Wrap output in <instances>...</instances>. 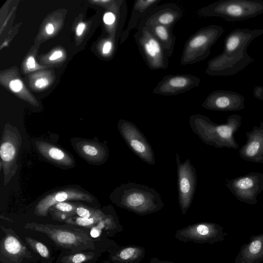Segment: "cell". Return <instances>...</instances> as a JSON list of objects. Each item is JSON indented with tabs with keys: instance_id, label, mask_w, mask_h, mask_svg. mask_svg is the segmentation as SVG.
I'll return each mask as SVG.
<instances>
[{
	"instance_id": "cell-27",
	"label": "cell",
	"mask_w": 263,
	"mask_h": 263,
	"mask_svg": "<svg viewBox=\"0 0 263 263\" xmlns=\"http://www.w3.org/2000/svg\"><path fill=\"white\" fill-rule=\"evenodd\" d=\"M83 151L84 154L90 157H99L100 156L104 159L107 155L106 150L104 147L99 148L91 144H87L83 146Z\"/></svg>"
},
{
	"instance_id": "cell-29",
	"label": "cell",
	"mask_w": 263,
	"mask_h": 263,
	"mask_svg": "<svg viewBox=\"0 0 263 263\" xmlns=\"http://www.w3.org/2000/svg\"><path fill=\"white\" fill-rule=\"evenodd\" d=\"M55 209L60 213H63L64 215L67 218V215L74 213L76 209L70 203L62 202L55 204Z\"/></svg>"
},
{
	"instance_id": "cell-28",
	"label": "cell",
	"mask_w": 263,
	"mask_h": 263,
	"mask_svg": "<svg viewBox=\"0 0 263 263\" xmlns=\"http://www.w3.org/2000/svg\"><path fill=\"white\" fill-rule=\"evenodd\" d=\"M76 213L79 217L82 218H91L101 217L104 215L100 211H91L83 206H78L76 208Z\"/></svg>"
},
{
	"instance_id": "cell-35",
	"label": "cell",
	"mask_w": 263,
	"mask_h": 263,
	"mask_svg": "<svg viewBox=\"0 0 263 263\" xmlns=\"http://www.w3.org/2000/svg\"><path fill=\"white\" fill-rule=\"evenodd\" d=\"M26 66L29 69L35 67V61L33 57H30L28 58L26 62Z\"/></svg>"
},
{
	"instance_id": "cell-15",
	"label": "cell",
	"mask_w": 263,
	"mask_h": 263,
	"mask_svg": "<svg viewBox=\"0 0 263 263\" xmlns=\"http://www.w3.org/2000/svg\"><path fill=\"white\" fill-rule=\"evenodd\" d=\"M246 142L239 149L240 157L249 162L263 163V121L246 133Z\"/></svg>"
},
{
	"instance_id": "cell-14",
	"label": "cell",
	"mask_w": 263,
	"mask_h": 263,
	"mask_svg": "<svg viewBox=\"0 0 263 263\" xmlns=\"http://www.w3.org/2000/svg\"><path fill=\"white\" fill-rule=\"evenodd\" d=\"M182 16V11L177 4H164L153 8L140 22L137 27L162 25L173 28Z\"/></svg>"
},
{
	"instance_id": "cell-25",
	"label": "cell",
	"mask_w": 263,
	"mask_h": 263,
	"mask_svg": "<svg viewBox=\"0 0 263 263\" xmlns=\"http://www.w3.org/2000/svg\"><path fill=\"white\" fill-rule=\"evenodd\" d=\"M94 255L92 253H78L63 257L62 261L63 263H82L93 258Z\"/></svg>"
},
{
	"instance_id": "cell-16",
	"label": "cell",
	"mask_w": 263,
	"mask_h": 263,
	"mask_svg": "<svg viewBox=\"0 0 263 263\" xmlns=\"http://www.w3.org/2000/svg\"><path fill=\"white\" fill-rule=\"evenodd\" d=\"M250 239L241 247L234 263H260L263 260V233L253 235Z\"/></svg>"
},
{
	"instance_id": "cell-38",
	"label": "cell",
	"mask_w": 263,
	"mask_h": 263,
	"mask_svg": "<svg viewBox=\"0 0 263 263\" xmlns=\"http://www.w3.org/2000/svg\"><path fill=\"white\" fill-rule=\"evenodd\" d=\"M45 30L47 34H51L54 31V27L51 24H48L46 26Z\"/></svg>"
},
{
	"instance_id": "cell-1",
	"label": "cell",
	"mask_w": 263,
	"mask_h": 263,
	"mask_svg": "<svg viewBox=\"0 0 263 263\" xmlns=\"http://www.w3.org/2000/svg\"><path fill=\"white\" fill-rule=\"evenodd\" d=\"M263 34V28H236L224 40L223 51L210 60L205 70L212 76H231L242 70L254 60L247 48L255 38Z\"/></svg>"
},
{
	"instance_id": "cell-36",
	"label": "cell",
	"mask_w": 263,
	"mask_h": 263,
	"mask_svg": "<svg viewBox=\"0 0 263 263\" xmlns=\"http://www.w3.org/2000/svg\"><path fill=\"white\" fill-rule=\"evenodd\" d=\"M62 52L61 51H56L49 57L50 60H54L61 58L62 56Z\"/></svg>"
},
{
	"instance_id": "cell-11",
	"label": "cell",
	"mask_w": 263,
	"mask_h": 263,
	"mask_svg": "<svg viewBox=\"0 0 263 263\" xmlns=\"http://www.w3.org/2000/svg\"><path fill=\"white\" fill-rule=\"evenodd\" d=\"M227 233L223 228L214 222H200L188 226L178 230L175 237L182 241L212 244L225 239Z\"/></svg>"
},
{
	"instance_id": "cell-13",
	"label": "cell",
	"mask_w": 263,
	"mask_h": 263,
	"mask_svg": "<svg viewBox=\"0 0 263 263\" xmlns=\"http://www.w3.org/2000/svg\"><path fill=\"white\" fill-rule=\"evenodd\" d=\"M245 101L243 96L235 91L217 90L206 97L202 106L211 110L237 111L244 109Z\"/></svg>"
},
{
	"instance_id": "cell-24",
	"label": "cell",
	"mask_w": 263,
	"mask_h": 263,
	"mask_svg": "<svg viewBox=\"0 0 263 263\" xmlns=\"http://www.w3.org/2000/svg\"><path fill=\"white\" fill-rule=\"evenodd\" d=\"M47 154L49 157L55 162H62L66 165H69L71 162V159L62 150L57 147H50L48 148Z\"/></svg>"
},
{
	"instance_id": "cell-12",
	"label": "cell",
	"mask_w": 263,
	"mask_h": 263,
	"mask_svg": "<svg viewBox=\"0 0 263 263\" xmlns=\"http://www.w3.org/2000/svg\"><path fill=\"white\" fill-rule=\"evenodd\" d=\"M200 79L191 74H175L164 76L153 89L155 94L176 96L197 87Z\"/></svg>"
},
{
	"instance_id": "cell-20",
	"label": "cell",
	"mask_w": 263,
	"mask_h": 263,
	"mask_svg": "<svg viewBox=\"0 0 263 263\" xmlns=\"http://www.w3.org/2000/svg\"><path fill=\"white\" fill-rule=\"evenodd\" d=\"M25 248L13 235L7 234L1 243V251L9 257L20 256L25 253Z\"/></svg>"
},
{
	"instance_id": "cell-3",
	"label": "cell",
	"mask_w": 263,
	"mask_h": 263,
	"mask_svg": "<svg viewBox=\"0 0 263 263\" xmlns=\"http://www.w3.org/2000/svg\"><path fill=\"white\" fill-rule=\"evenodd\" d=\"M113 200L119 206L141 216L157 212L164 206L161 196L155 189L134 182L117 188Z\"/></svg>"
},
{
	"instance_id": "cell-2",
	"label": "cell",
	"mask_w": 263,
	"mask_h": 263,
	"mask_svg": "<svg viewBox=\"0 0 263 263\" xmlns=\"http://www.w3.org/2000/svg\"><path fill=\"white\" fill-rule=\"evenodd\" d=\"M242 118L239 115L233 114L227 117L226 123L217 124L209 117L197 114L190 116L189 124L192 130L206 144L237 149L239 144L234 134L241 125Z\"/></svg>"
},
{
	"instance_id": "cell-6",
	"label": "cell",
	"mask_w": 263,
	"mask_h": 263,
	"mask_svg": "<svg viewBox=\"0 0 263 263\" xmlns=\"http://www.w3.org/2000/svg\"><path fill=\"white\" fill-rule=\"evenodd\" d=\"M25 229L46 234L57 246L69 249L94 248L93 241L82 230L72 227L28 223Z\"/></svg>"
},
{
	"instance_id": "cell-4",
	"label": "cell",
	"mask_w": 263,
	"mask_h": 263,
	"mask_svg": "<svg viewBox=\"0 0 263 263\" xmlns=\"http://www.w3.org/2000/svg\"><path fill=\"white\" fill-rule=\"evenodd\" d=\"M197 14L230 22L243 21L263 14V1L219 0L199 9Z\"/></svg>"
},
{
	"instance_id": "cell-22",
	"label": "cell",
	"mask_w": 263,
	"mask_h": 263,
	"mask_svg": "<svg viewBox=\"0 0 263 263\" xmlns=\"http://www.w3.org/2000/svg\"><path fill=\"white\" fill-rule=\"evenodd\" d=\"M106 217L105 215L101 217H91L89 218L78 217L74 218L68 219L65 220V222L74 226L91 228L96 226Z\"/></svg>"
},
{
	"instance_id": "cell-32",
	"label": "cell",
	"mask_w": 263,
	"mask_h": 263,
	"mask_svg": "<svg viewBox=\"0 0 263 263\" xmlns=\"http://www.w3.org/2000/svg\"><path fill=\"white\" fill-rule=\"evenodd\" d=\"M254 96L259 100H263V87L256 86L253 91Z\"/></svg>"
},
{
	"instance_id": "cell-31",
	"label": "cell",
	"mask_w": 263,
	"mask_h": 263,
	"mask_svg": "<svg viewBox=\"0 0 263 263\" xmlns=\"http://www.w3.org/2000/svg\"><path fill=\"white\" fill-rule=\"evenodd\" d=\"M116 16L111 12L106 13L103 16L104 22L108 25H111L115 23Z\"/></svg>"
},
{
	"instance_id": "cell-17",
	"label": "cell",
	"mask_w": 263,
	"mask_h": 263,
	"mask_svg": "<svg viewBox=\"0 0 263 263\" xmlns=\"http://www.w3.org/2000/svg\"><path fill=\"white\" fill-rule=\"evenodd\" d=\"M91 198L79 191L69 190L60 191L50 195L42 199L36 205L35 214L40 216H46L48 210L58 203L69 200H83L90 201Z\"/></svg>"
},
{
	"instance_id": "cell-26",
	"label": "cell",
	"mask_w": 263,
	"mask_h": 263,
	"mask_svg": "<svg viewBox=\"0 0 263 263\" xmlns=\"http://www.w3.org/2000/svg\"><path fill=\"white\" fill-rule=\"evenodd\" d=\"M25 240L27 243L41 256L44 258L49 257V250L43 243L28 237H26Z\"/></svg>"
},
{
	"instance_id": "cell-7",
	"label": "cell",
	"mask_w": 263,
	"mask_h": 263,
	"mask_svg": "<svg viewBox=\"0 0 263 263\" xmlns=\"http://www.w3.org/2000/svg\"><path fill=\"white\" fill-rule=\"evenodd\" d=\"M134 37L145 64L150 69L164 70L168 67V58L149 27H137Z\"/></svg>"
},
{
	"instance_id": "cell-34",
	"label": "cell",
	"mask_w": 263,
	"mask_h": 263,
	"mask_svg": "<svg viewBox=\"0 0 263 263\" xmlns=\"http://www.w3.org/2000/svg\"><path fill=\"white\" fill-rule=\"evenodd\" d=\"M48 84V80L45 78H41L35 82V86L37 88H43L46 86Z\"/></svg>"
},
{
	"instance_id": "cell-33",
	"label": "cell",
	"mask_w": 263,
	"mask_h": 263,
	"mask_svg": "<svg viewBox=\"0 0 263 263\" xmlns=\"http://www.w3.org/2000/svg\"><path fill=\"white\" fill-rule=\"evenodd\" d=\"M113 47V44L111 41H106L103 47L102 52L104 54H107L110 53Z\"/></svg>"
},
{
	"instance_id": "cell-18",
	"label": "cell",
	"mask_w": 263,
	"mask_h": 263,
	"mask_svg": "<svg viewBox=\"0 0 263 263\" xmlns=\"http://www.w3.org/2000/svg\"><path fill=\"white\" fill-rule=\"evenodd\" d=\"M161 0H136L134 2L127 26L122 35V43L128 37L132 30L137 28L140 22L155 7L158 5Z\"/></svg>"
},
{
	"instance_id": "cell-5",
	"label": "cell",
	"mask_w": 263,
	"mask_h": 263,
	"mask_svg": "<svg viewBox=\"0 0 263 263\" xmlns=\"http://www.w3.org/2000/svg\"><path fill=\"white\" fill-rule=\"evenodd\" d=\"M224 32L219 25L202 27L191 35L185 42L180 59L182 65H191L205 60L212 46Z\"/></svg>"
},
{
	"instance_id": "cell-39",
	"label": "cell",
	"mask_w": 263,
	"mask_h": 263,
	"mask_svg": "<svg viewBox=\"0 0 263 263\" xmlns=\"http://www.w3.org/2000/svg\"><path fill=\"white\" fill-rule=\"evenodd\" d=\"M159 263H172V262H160Z\"/></svg>"
},
{
	"instance_id": "cell-8",
	"label": "cell",
	"mask_w": 263,
	"mask_h": 263,
	"mask_svg": "<svg viewBox=\"0 0 263 263\" xmlns=\"http://www.w3.org/2000/svg\"><path fill=\"white\" fill-rule=\"evenodd\" d=\"M225 185L237 200L255 205L257 196L263 191V174L251 172L232 179H226Z\"/></svg>"
},
{
	"instance_id": "cell-37",
	"label": "cell",
	"mask_w": 263,
	"mask_h": 263,
	"mask_svg": "<svg viewBox=\"0 0 263 263\" xmlns=\"http://www.w3.org/2000/svg\"><path fill=\"white\" fill-rule=\"evenodd\" d=\"M85 24L82 23H80L78 25V26L77 28V34L78 35H80L82 33V32L85 28Z\"/></svg>"
},
{
	"instance_id": "cell-10",
	"label": "cell",
	"mask_w": 263,
	"mask_h": 263,
	"mask_svg": "<svg viewBox=\"0 0 263 263\" xmlns=\"http://www.w3.org/2000/svg\"><path fill=\"white\" fill-rule=\"evenodd\" d=\"M118 128L128 147L135 155L148 164H155L151 145L134 123L121 119L118 123Z\"/></svg>"
},
{
	"instance_id": "cell-9",
	"label": "cell",
	"mask_w": 263,
	"mask_h": 263,
	"mask_svg": "<svg viewBox=\"0 0 263 263\" xmlns=\"http://www.w3.org/2000/svg\"><path fill=\"white\" fill-rule=\"evenodd\" d=\"M178 202L181 212L185 214L192 203L197 186L196 170L190 159L181 162L176 153Z\"/></svg>"
},
{
	"instance_id": "cell-19",
	"label": "cell",
	"mask_w": 263,
	"mask_h": 263,
	"mask_svg": "<svg viewBox=\"0 0 263 263\" xmlns=\"http://www.w3.org/2000/svg\"><path fill=\"white\" fill-rule=\"evenodd\" d=\"M148 27L162 45L167 57L168 58L171 57L173 53L176 43V37L173 33V28L162 25Z\"/></svg>"
},
{
	"instance_id": "cell-23",
	"label": "cell",
	"mask_w": 263,
	"mask_h": 263,
	"mask_svg": "<svg viewBox=\"0 0 263 263\" xmlns=\"http://www.w3.org/2000/svg\"><path fill=\"white\" fill-rule=\"evenodd\" d=\"M15 154L16 148L12 143L8 141L2 143L0 148V156L4 162H11Z\"/></svg>"
},
{
	"instance_id": "cell-21",
	"label": "cell",
	"mask_w": 263,
	"mask_h": 263,
	"mask_svg": "<svg viewBox=\"0 0 263 263\" xmlns=\"http://www.w3.org/2000/svg\"><path fill=\"white\" fill-rule=\"evenodd\" d=\"M145 251L139 247H127L121 250L117 254V259L122 262L131 263L141 259L144 256Z\"/></svg>"
},
{
	"instance_id": "cell-30",
	"label": "cell",
	"mask_w": 263,
	"mask_h": 263,
	"mask_svg": "<svg viewBox=\"0 0 263 263\" xmlns=\"http://www.w3.org/2000/svg\"><path fill=\"white\" fill-rule=\"evenodd\" d=\"M9 87L13 91L18 92L23 87V83L20 80L15 79L10 82Z\"/></svg>"
}]
</instances>
